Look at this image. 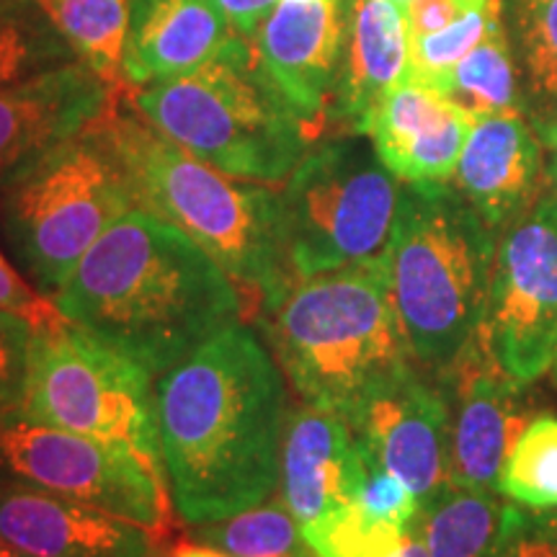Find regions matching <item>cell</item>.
I'll list each match as a JSON object with an SVG mask.
<instances>
[{
    "mask_svg": "<svg viewBox=\"0 0 557 557\" xmlns=\"http://www.w3.org/2000/svg\"><path fill=\"white\" fill-rule=\"evenodd\" d=\"M348 16L346 0H278L253 37L274 78L320 132L329 127Z\"/></svg>",
    "mask_w": 557,
    "mask_h": 557,
    "instance_id": "obj_16",
    "label": "cell"
},
{
    "mask_svg": "<svg viewBox=\"0 0 557 557\" xmlns=\"http://www.w3.org/2000/svg\"><path fill=\"white\" fill-rule=\"evenodd\" d=\"M191 537L233 557H315L284 504H261L235 517L191 527Z\"/></svg>",
    "mask_w": 557,
    "mask_h": 557,
    "instance_id": "obj_27",
    "label": "cell"
},
{
    "mask_svg": "<svg viewBox=\"0 0 557 557\" xmlns=\"http://www.w3.org/2000/svg\"><path fill=\"white\" fill-rule=\"evenodd\" d=\"M0 534L37 557H169L150 529L13 483H0Z\"/></svg>",
    "mask_w": 557,
    "mask_h": 557,
    "instance_id": "obj_15",
    "label": "cell"
},
{
    "mask_svg": "<svg viewBox=\"0 0 557 557\" xmlns=\"http://www.w3.org/2000/svg\"><path fill=\"white\" fill-rule=\"evenodd\" d=\"M498 235L449 181L403 184L385 261L416 364L442 372L487 315Z\"/></svg>",
    "mask_w": 557,
    "mask_h": 557,
    "instance_id": "obj_6",
    "label": "cell"
},
{
    "mask_svg": "<svg viewBox=\"0 0 557 557\" xmlns=\"http://www.w3.org/2000/svg\"><path fill=\"white\" fill-rule=\"evenodd\" d=\"M83 65L120 88L129 0H37Z\"/></svg>",
    "mask_w": 557,
    "mask_h": 557,
    "instance_id": "obj_25",
    "label": "cell"
},
{
    "mask_svg": "<svg viewBox=\"0 0 557 557\" xmlns=\"http://www.w3.org/2000/svg\"><path fill=\"white\" fill-rule=\"evenodd\" d=\"M54 305L70 325L150 377L246 312L238 284L197 240L139 207L86 250Z\"/></svg>",
    "mask_w": 557,
    "mask_h": 557,
    "instance_id": "obj_2",
    "label": "cell"
},
{
    "mask_svg": "<svg viewBox=\"0 0 557 557\" xmlns=\"http://www.w3.org/2000/svg\"><path fill=\"white\" fill-rule=\"evenodd\" d=\"M169 557H233L222 549H214L209 545H201V542H178V545L171 547Z\"/></svg>",
    "mask_w": 557,
    "mask_h": 557,
    "instance_id": "obj_38",
    "label": "cell"
},
{
    "mask_svg": "<svg viewBox=\"0 0 557 557\" xmlns=\"http://www.w3.org/2000/svg\"><path fill=\"white\" fill-rule=\"evenodd\" d=\"M451 181L485 225L504 235L540 201L542 139L524 116L472 122Z\"/></svg>",
    "mask_w": 557,
    "mask_h": 557,
    "instance_id": "obj_19",
    "label": "cell"
},
{
    "mask_svg": "<svg viewBox=\"0 0 557 557\" xmlns=\"http://www.w3.org/2000/svg\"><path fill=\"white\" fill-rule=\"evenodd\" d=\"M498 364L527 387L557 354V194L542 197L498 243L491 305L480 325Z\"/></svg>",
    "mask_w": 557,
    "mask_h": 557,
    "instance_id": "obj_11",
    "label": "cell"
},
{
    "mask_svg": "<svg viewBox=\"0 0 557 557\" xmlns=\"http://www.w3.org/2000/svg\"><path fill=\"white\" fill-rule=\"evenodd\" d=\"M487 0H410L406 5L410 39L455 24L465 13L483 9Z\"/></svg>",
    "mask_w": 557,
    "mask_h": 557,
    "instance_id": "obj_35",
    "label": "cell"
},
{
    "mask_svg": "<svg viewBox=\"0 0 557 557\" xmlns=\"http://www.w3.org/2000/svg\"><path fill=\"white\" fill-rule=\"evenodd\" d=\"M438 94L457 103L472 122L485 116H524V96L517 58L508 41L504 0H496L483 39L444 78Z\"/></svg>",
    "mask_w": 557,
    "mask_h": 557,
    "instance_id": "obj_22",
    "label": "cell"
},
{
    "mask_svg": "<svg viewBox=\"0 0 557 557\" xmlns=\"http://www.w3.org/2000/svg\"><path fill=\"white\" fill-rule=\"evenodd\" d=\"M107 122L135 178L139 209L197 240L246 292V305L269 310L295 287L274 186L233 178L178 148L139 114L127 86L116 88Z\"/></svg>",
    "mask_w": 557,
    "mask_h": 557,
    "instance_id": "obj_4",
    "label": "cell"
},
{
    "mask_svg": "<svg viewBox=\"0 0 557 557\" xmlns=\"http://www.w3.org/2000/svg\"><path fill=\"white\" fill-rule=\"evenodd\" d=\"M406 532L408 529L367 517L357 500H351L325 519L305 527L302 540L315 557H382L398 547Z\"/></svg>",
    "mask_w": 557,
    "mask_h": 557,
    "instance_id": "obj_29",
    "label": "cell"
},
{
    "mask_svg": "<svg viewBox=\"0 0 557 557\" xmlns=\"http://www.w3.org/2000/svg\"><path fill=\"white\" fill-rule=\"evenodd\" d=\"M220 3L225 9L230 29L253 39L278 0H220Z\"/></svg>",
    "mask_w": 557,
    "mask_h": 557,
    "instance_id": "obj_36",
    "label": "cell"
},
{
    "mask_svg": "<svg viewBox=\"0 0 557 557\" xmlns=\"http://www.w3.org/2000/svg\"><path fill=\"white\" fill-rule=\"evenodd\" d=\"M410 62L406 9L393 0H354L329 124L346 135H364L369 116L398 83Z\"/></svg>",
    "mask_w": 557,
    "mask_h": 557,
    "instance_id": "obj_21",
    "label": "cell"
},
{
    "mask_svg": "<svg viewBox=\"0 0 557 557\" xmlns=\"http://www.w3.org/2000/svg\"><path fill=\"white\" fill-rule=\"evenodd\" d=\"M78 62L37 0H0V88Z\"/></svg>",
    "mask_w": 557,
    "mask_h": 557,
    "instance_id": "obj_26",
    "label": "cell"
},
{
    "mask_svg": "<svg viewBox=\"0 0 557 557\" xmlns=\"http://www.w3.org/2000/svg\"><path fill=\"white\" fill-rule=\"evenodd\" d=\"M233 34L220 0H129L122 54L127 88H148L205 65Z\"/></svg>",
    "mask_w": 557,
    "mask_h": 557,
    "instance_id": "obj_20",
    "label": "cell"
},
{
    "mask_svg": "<svg viewBox=\"0 0 557 557\" xmlns=\"http://www.w3.org/2000/svg\"><path fill=\"white\" fill-rule=\"evenodd\" d=\"M555 367H557V354H555Z\"/></svg>",
    "mask_w": 557,
    "mask_h": 557,
    "instance_id": "obj_42",
    "label": "cell"
},
{
    "mask_svg": "<svg viewBox=\"0 0 557 557\" xmlns=\"http://www.w3.org/2000/svg\"><path fill=\"white\" fill-rule=\"evenodd\" d=\"M449 410V480L465 491H498V478L513 444L529 426L517 385L483 331L436 372Z\"/></svg>",
    "mask_w": 557,
    "mask_h": 557,
    "instance_id": "obj_12",
    "label": "cell"
},
{
    "mask_svg": "<svg viewBox=\"0 0 557 557\" xmlns=\"http://www.w3.org/2000/svg\"><path fill=\"white\" fill-rule=\"evenodd\" d=\"M472 120L438 90L403 81L377 103L364 135L400 184L451 181Z\"/></svg>",
    "mask_w": 557,
    "mask_h": 557,
    "instance_id": "obj_18",
    "label": "cell"
},
{
    "mask_svg": "<svg viewBox=\"0 0 557 557\" xmlns=\"http://www.w3.org/2000/svg\"><path fill=\"white\" fill-rule=\"evenodd\" d=\"M137 207L135 178L103 114L0 194V246L54 299L86 250Z\"/></svg>",
    "mask_w": 557,
    "mask_h": 557,
    "instance_id": "obj_7",
    "label": "cell"
},
{
    "mask_svg": "<svg viewBox=\"0 0 557 557\" xmlns=\"http://www.w3.org/2000/svg\"><path fill=\"white\" fill-rule=\"evenodd\" d=\"M393 3H398V5H403V9H406V5L410 3V0H393Z\"/></svg>",
    "mask_w": 557,
    "mask_h": 557,
    "instance_id": "obj_41",
    "label": "cell"
},
{
    "mask_svg": "<svg viewBox=\"0 0 557 557\" xmlns=\"http://www.w3.org/2000/svg\"><path fill=\"white\" fill-rule=\"evenodd\" d=\"M491 557H557V513L504 506Z\"/></svg>",
    "mask_w": 557,
    "mask_h": 557,
    "instance_id": "obj_31",
    "label": "cell"
},
{
    "mask_svg": "<svg viewBox=\"0 0 557 557\" xmlns=\"http://www.w3.org/2000/svg\"><path fill=\"white\" fill-rule=\"evenodd\" d=\"M367 455L344 418L305 406L287 413L282 438V504L299 529L357 500Z\"/></svg>",
    "mask_w": 557,
    "mask_h": 557,
    "instance_id": "obj_17",
    "label": "cell"
},
{
    "mask_svg": "<svg viewBox=\"0 0 557 557\" xmlns=\"http://www.w3.org/2000/svg\"><path fill=\"white\" fill-rule=\"evenodd\" d=\"M493 9H496V0H487L483 9L465 13L455 24L410 39V62L406 78L438 90L444 78L459 65V60L483 39Z\"/></svg>",
    "mask_w": 557,
    "mask_h": 557,
    "instance_id": "obj_30",
    "label": "cell"
},
{
    "mask_svg": "<svg viewBox=\"0 0 557 557\" xmlns=\"http://www.w3.org/2000/svg\"><path fill=\"white\" fill-rule=\"evenodd\" d=\"M545 145L553 150V178L557 181V132H553V135L545 139Z\"/></svg>",
    "mask_w": 557,
    "mask_h": 557,
    "instance_id": "obj_40",
    "label": "cell"
},
{
    "mask_svg": "<svg viewBox=\"0 0 557 557\" xmlns=\"http://www.w3.org/2000/svg\"><path fill=\"white\" fill-rule=\"evenodd\" d=\"M114 96L81 60L0 88V194L99 122Z\"/></svg>",
    "mask_w": 557,
    "mask_h": 557,
    "instance_id": "obj_13",
    "label": "cell"
},
{
    "mask_svg": "<svg viewBox=\"0 0 557 557\" xmlns=\"http://www.w3.org/2000/svg\"><path fill=\"white\" fill-rule=\"evenodd\" d=\"M263 315L278 367L305 406L348 426L382 389L418 369L389 295L385 253L302 278Z\"/></svg>",
    "mask_w": 557,
    "mask_h": 557,
    "instance_id": "obj_3",
    "label": "cell"
},
{
    "mask_svg": "<svg viewBox=\"0 0 557 557\" xmlns=\"http://www.w3.org/2000/svg\"><path fill=\"white\" fill-rule=\"evenodd\" d=\"M364 455L429 506L449 491V410L438 382L418 369L382 389L351 423Z\"/></svg>",
    "mask_w": 557,
    "mask_h": 557,
    "instance_id": "obj_14",
    "label": "cell"
},
{
    "mask_svg": "<svg viewBox=\"0 0 557 557\" xmlns=\"http://www.w3.org/2000/svg\"><path fill=\"white\" fill-rule=\"evenodd\" d=\"M382 557H431V555H429V549H426V545H423L421 534H418V529L413 524L406 532V537L398 542V547H393L387 555H382Z\"/></svg>",
    "mask_w": 557,
    "mask_h": 557,
    "instance_id": "obj_37",
    "label": "cell"
},
{
    "mask_svg": "<svg viewBox=\"0 0 557 557\" xmlns=\"http://www.w3.org/2000/svg\"><path fill=\"white\" fill-rule=\"evenodd\" d=\"M21 416L160 462L150 374L62 320L32 329Z\"/></svg>",
    "mask_w": 557,
    "mask_h": 557,
    "instance_id": "obj_9",
    "label": "cell"
},
{
    "mask_svg": "<svg viewBox=\"0 0 557 557\" xmlns=\"http://www.w3.org/2000/svg\"><path fill=\"white\" fill-rule=\"evenodd\" d=\"M0 310L29 320L32 329H47L65 320L54 299L45 297L34 284L16 269L0 246Z\"/></svg>",
    "mask_w": 557,
    "mask_h": 557,
    "instance_id": "obj_34",
    "label": "cell"
},
{
    "mask_svg": "<svg viewBox=\"0 0 557 557\" xmlns=\"http://www.w3.org/2000/svg\"><path fill=\"white\" fill-rule=\"evenodd\" d=\"M29 320L0 310V418L21 413L29 364Z\"/></svg>",
    "mask_w": 557,
    "mask_h": 557,
    "instance_id": "obj_33",
    "label": "cell"
},
{
    "mask_svg": "<svg viewBox=\"0 0 557 557\" xmlns=\"http://www.w3.org/2000/svg\"><path fill=\"white\" fill-rule=\"evenodd\" d=\"M524 116L542 143L557 132V0H511Z\"/></svg>",
    "mask_w": 557,
    "mask_h": 557,
    "instance_id": "obj_23",
    "label": "cell"
},
{
    "mask_svg": "<svg viewBox=\"0 0 557 557\" xmlns=\"http://www.w3.org/2000/svg\"><path fill=\"white\" fill-rule=\"evenodd\" d=\"M0 557H37V555H32V553H26V549L16 547L13 542H9L3 537V534H0Z\"/></svg>",
    "mask_w": 557,
    "mask_h": 557,
    "instance_id": "obj_39",
    "label": "cell"
},
{
    "mask_svg": "<svg viewBox=\"0 0 557 557\" xmlns=\"http://www.w3.org/2000/svg\"><path fill=\"white\" fill-rule=\"evenodd\" d=\"M127 90L139 114L178 148L227 176L274 189L323 135L274 78L256 41L238 32L191 73Z\"/></svg>",
    "mask_w": 557,
    "mask_h": 557,
    "instance_id": "obj_5",
    "label": "cell"
},
{
    "mask_svg": "<svg viewBox=\"0 0 557 557\" xmlns=\"http://www.w3.org/2000/svg\"><path fill=\"white\" fill-rule=\"evenodd\" d=\"M504 506L491 491L451 485L421 508L416 529L431 557H491Z\"/></svg>",
    "mask_w": 557,
    "mask_h": 557,
    "instance_id": "obj_24",
    "label": "cell"
},
{
    "mask_svg": "<svg viewBox=\"0 0 557 557\" xmlns=\"http://www.w3.org/2000/svg\"><path fill=\"white\" fill-rule=\"evenodd\" d=\"M357 504L367 517L398 529H410L416 524L418 513H421V504H418L413 491L369 457L367 478L359 487Z\"/></svg>",
    "mask_w": 557,
    "mask_h": 557,
    "instance_id": "obj_32",
    "label": "cell"
},
{
    "mask_svg": "<svg viewBox=\"0 0 557 557\" xmlns=\"http://www.w3.org/2000/svg\"><path fill=\"white\" fill-rule=\"evenodd\" d=\"M171 504L186 527L276 493L287 398L278 361L250 325H227L152 387Z\"/></svg>",
    "mask_w": 557,
    "mask_h": 557,
    "instance_id": "obj_1",
    "label": "cell"
},
{
    "mask_svg": "<svg viewBox=\"0 0 557 557\" xmlns=\"http://www.w3.org/2000/svg\"><path fill=\"white\" fill-rule=\"evenodd\" d=\"M0 483H13L103 508L150 529H173L165 472L124 444L73 434L13 413L0 418Z\"/></svg>",
    "mask_w": 557,
    "mask_h": 557,
    "instance_id": "obj_10",
    "label": "cell"
},
{
    "mask_svg": "<svg viewBox=\"0 0 557 557\" xmlns=\"http://www.w3.org/2000/svg\"><path fill=\"white\" fill-rule=\"evenodd\" d=\"M498 493L532 511L557 508V418H534L513 444L498 478Z\"/></svg>",
    "mask_w": 557,
    "mask_h": 557,
    "instance_id": "obj_28",
    "label": "cell"
},
{
    "mask_svg": "<svg viewBox=\"0 0 557 557\" xmlns=\"http://www.w3.org/2000/svg\"><path fill=\"white\" fill-rule=\"evenodd\" d=\"M400 186L367 135L312 145L276 189L295 284L380 259L393 235Z\"/></svg>",
    "mask_w": 557,
    "mask_h": 557,
    "instance_id": "obj_8",
    "label": "cell"
}]
</instances>
